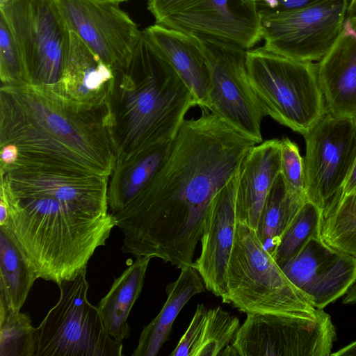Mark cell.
Segmentation results:
<instances>
[{
    "label": "cell",
    "mask_w": 356,
    "mask_h": 356,
    "mask_svg": "<svg viewBox=\"0 0 356 356\" xmlns=\"http://www.w3.org/2000/svg\"><path fill=\"white\" fill-rule=\"evenodd\" d=\"M183 122L170 154L150 183L112 214L122 250L159 258L177 269L192 266L208 208L257 143L209 109Z\"/></svg>",
    "instance_id": "1"
},
{
    "label": "cell",
    "mask_w": 356,
    "mask_h": 356,
    "mask_svg": "<svg viewBox=\"0 0 356 356\" xmlns=\"http://www.w3.org/2000/svg\"><path fill=\"white\" fill-rule=\"evenodd\" d=\"M7 203L3 227L39 278L57 285L86 270L116 226L111 213L91 216L97 191L84 174L51 168H18L1 176Z\"/></svg>",
    "instance_id": "2"
},
{
    "label": "cell",
    "mask_w": 356,
    "mask_h": 356,
    "mask_svg": "<svg viewBox=\"0 0 356 356\" xmlns=\"http://www.w3.org/2000/svg\"><path fill=\"white\" fill-rule=\"evenodd\" d=\"M7 144L19 149L18 159L8 168L109 177L116 159L107 104H79L28 83L1 85L0 146Z\"/></svg>",
    "instance_id": "3"
},
{
    "label": "cell",
    "mask_w": 356,
    "mask_h": 356,
    "mask_svg": "<svg viewBox=\"0 0 356 356\" xmlns=\"http://www.w3.org/2000/svg\"><path fill=\"white\" fill-rule=\"evenodd\" d=\"M106 104L116 158L173 140L195 106L188 88L143 31L128 65L114 71Z\"/></svg>",
    "instance_id": "4"
},
{
    "label": "cell",
    "mask_w": 356,
    "mask_h": 356,
    "mask_svg": "<svg viewBox=\"0 0 356 356\" xmlns=\"http://www.w3.org/2000/svg\"><path fill=\"white\" fill-rule=\"evenodd\" d=\"M241 312L314 317L308 297L284 274L255 229L237 222L227 273V297Z\"/></svg>",
    "instance_id": "5"
},
{
    "label": "cell",
    "mask_w": 356,
    "mask_h": 356,
    "mask_svg": "<svg viewBox=\"0 0 356 356\" xmlns=\"http://www.w3.org/2000/svg\"><path fill=\"white\" fill-rule=\"evenodd\" d=\"M250 83L265 115L304 136L326 113L316 63L246 51Z\"/></svg>",
    "instance_id": "6"
},
{
    "label": "cell",
    "mask_w": 356,
    "mask_h": 356,
    "mask_svg": "<svg viewBox=\"0 0 356 356\" xmlns=\"http://www.w3.org/2000/svg\"><path fill=\"white\" fill-rule=\"evenodd\" d=\"M60 297L36 327L35 356H121L122 342L107 332L88 299L86 270L58 284Z\"/></svg>",
    "instance_id": "7"
},
{
    "label": "cell",
    "mask_w": 356,
    "mask_h": 356,
    "mask_svg": "<svg viewBox=\"0 0 356 356\" xmlns=\"http://www.w3.org/2000/svg\"><path fill=\"white\" fill-rule=\"evenodd\" d=\"M24 62L28 84L54 91L67 60L71 31L56 0H9L0 4Z\"/></svg>",
    "instance_id": "8"
},
{
    "label": "cell",
    "mask_w": 356,
    "mask_h": 356,
    "mask_svg": "<svg viewBox=\"0 0 356 356\" xmlns=\"http://www.w3.org/2000/svg\"><path fill=\"white\" fill-rule=\"evenodd\" d=\"M337 338L329 314H248L222 356H328Z\"/></svg>",
    "instance_id": "9"
},
{
    "label": "cell",
    "mask_w": 356,
    "mask_h": 356,
    "mask_svg": "<svg viewBox=\"0 0 356 356\" xmlns=\"http://www.w3.org/2000/svg\"><path fill=\"white\" fill-rule=\"evenodd\" d=\"M156 23L252 49L262 39L256 0H147Z\"/></svg>",
    "instance_id": "10"
},
{
    "label": "cell",
    "mask_w": 356,
    "mask_h": 356,
    "mask_svg": "<svg viewBox=\"0 0 356 356\" xmlns=\"http://www.w3.org/2000/svg\"><path fill=\"white\" fill-rule=\"evenodd\" d=\"M195 35L209 70L208 109L257 144L261 143V122L265 115L250 83L247 50L227 41Z\"/></svg>",
    "instance_id": "11"
},
{
    "label": "cell",
    "mask_w": 356,
    "mask_h": 356,
    "mask_svg": "<svg viewBox=\"0 0 356 356\" xmlns=\"http://www.w3.org/2000/svg\"><path fill=\"white\" fill-rule=\"evenodd\" d=\"M350 1L327 0L260 15L264 47L298 61H320L340 35Z\"/></svg>",
    "instance_id": "12"
},
{
    "label": "cell",
    "mask_w": 356,
    "mask_h": 356,
    "mask_svg": "<svg viewBox=\"0 0 356 356\" xmlns=\"http://www.w3.org/2000/svg\"><path fill=\"white\" fill-rule=\"evenodd\" d=\"M303 136L307 199L323 213L341 195L356 161V116L325 113Z\"/></svg>",
    "instance_id": "13"
},
{
    "label": "cell",
    "mask_w": 356,
    "mask_h": 356,
    "mask_svg": "<svg viewBox=\"0 0 356 356\" xmlns=\"http://www.w3.org/2000/svg\"><path fill=\"white\" fill-rule=\"evenodd\" d=\"M70 30L113 71L130 61L142 31L118 6L106 0H56Z\"/></svg>",
    "instance_id": "14"
},
{
    "label": "cell",
    "mask_w": 356,
    "mask_h": 356,
    "mask_svg": "<svg viewBox=\"0 0 356 356\" xmlns=\"http://www.w3.org/2000/svg\"><path fill=\"white\" fill-rule=\"evenodd\" d=\"M280 268L316 309L343 296L356 281V257L332 248L320 236L310 238Z\"/></svg>",
    "instance_id": "15"
},
{
    "label": "cell",
    "mask_w": 356,
    "mask_h": 356,
    "mask_svg": "<svg viewBox=\"0 0 356 356\" xmlns=\"http://www.w3.org/2000/svg\"><path fill=\"white\" fill-rule=\"evenodd\" d=\"M238 172L212 200L207 211L200 238L201 252L193 266L207 290L227 297V273L236 226V192Z\"/></svg>",
    "instance_id": "16"
},
{
    "label": "cell",
    "mask_w": 356,
    "mask_h": 356,
    "mask_svg": "<svg viewBox=\"0 0 356 356\" xmlns=\"http://www.w3.org/2000/svg\"><path fill=\"white\" fill-rule=\"evenodd\" d=\"M326 113L356 116V0H351L338 38L316 63Z\"/></svg>",
    "instance_id": "17"
},
{
    "label": "cell",
    "mask_w": 356,
    "mask_h": 356,
    "mask_svg": "<svg viewBox=\"0 0 356 356\" xmlns=\"http://www.w3.org/2000/svg\"><path fill=\"white\" fill-rule=\"evenodd\" d=\"M281 140L255 145L241 163L236 192L237 222L256 230L262 207L280 174Z\"/></svg>",
    "instance_id": "18"
},
{
    "label": "cell",
    "mask_w": 356,
    "mask_h": 356,
    "mask_svg": "<svg viewBox=\"0 0 356 356\" xmlns=\"http://www.w3.org/2000/svg\"><path fill=\"white\" fill-rule=\"evenodd\" d=\"M143 31L188 88L195 106L208 109L209 70L197 37L156 23Z\"/></svg>",
    "instance_id": "19"
},
{
    "label": "cell",
    "mask_w": 356,
    "mask_h": 356,
    "mask_svg": "<svg viewBox=\"0 0 356 356\" xmlns=\"http://www.w3.org/2000/svg\"><path fill=\"white\" fill-rule=\"evenodd\" d=\"M114 71L71 31L70 51L63 76L53 92L90 106L106 104Z\"/></svg>",
    "instance_id": "20"
},
{
    "label": "cell",
    "mask_w": 356,
    "mask_h": 356,
    "mask_svg": "<svg viewBox=\"0 0 356 356\" xmlns=\"http://www.w3.org/2000/svg\"><path fill=\"white\" fill-rule=\"evenodd\" d=\"M172 141L156 143L115 159L107 190L110 213L122 211L150 183L170 154Z\"/></svg>",
    "instance_id": "21"
},
{
    "label": "cell",
    "mask_w": 356,
    "mask_h": 356,
    "mask_svg": "<svg viewBox=\"0 0 356 356\" xmlns=\"http://www.w3.org/2000/svg\"><path fill=\"white\" fill-rule=\"evenodd\" d=\"M240 322L220 307L197 306L186 332L170 356H218L232 343Z\"/></svg>",
    "instance_id": "22"
},
{
    "label": "cell",
    "mask_w": 356,
    "mask_h": 356,
    "mask_svg": "<svg viewBox=\"0 0 356 356\" xmlns=\"http://www.w3.org/2000/svg\"><path fill=\"white\" fill-rule=\"evenodd\" d=\"M180 270L177 279L166 286L167 299L161 310L142 330L133 356H156L182 308L195 295L204 292V281L193 265Z\"/></svg>",
    "instance_id": "23"
},
{
    "label": "cell",
    "mask_w": 356,
    "mask_h": 356,
    "mask_svg": "<svg viewBox=\"0 0 356 356\" xmlns=\"http://www.w3.org/2000/svg\"><path fill=\"white\" fill-rule=\"evenodd\" d=\"M151 259L146 256L136 257L115 279L110 290L97 306L107 332L115 340L122 342L130 336L127 319L141 293Z\"/></svg>",
    "instance_id": "24"
},
{
    "label": "cell",
    "mask_w": 356,
    "mask_h": 356,
    "mask_svg": "<svg viewBox=\"0 0 356 356\" xmlns=\"http://www.w3.org/2000/svg\"><path fill=\"white\" fill-rule=\"evenodd\" d=\"M37 273L8 232L0 227V302L21 311Z\"/></svg>",
    "instance_id": "25"
},
{
    "label": "cell",
    "mask_w": 356,
    "mask_h": 356,
    "mask_svg": "<svg viewBox=\"0 0 356 356\" xmlns=\"http://www.w3.org/2000/svg\"><path fill=\"white\" fill-rule=\"evenodd\" d=\"M302 205L288 197L280 174L266 199L255 230L270 254Z\"/></svg>",
    "instance_id": "26"
},
{
    "label": "cell",
    "mask_w": 356,
    "mask_h": 356,
    "mask_svg": "<svg viewBox=\"0 0 356 356\" xmlns=\"http://www.w3.org/2000/svg\"><path fill=\"white\" fill-rule=\"evenodd\" d=\"M320 237L332 248L356 257V188L322 213Z\"/></svg>",
    "instance_id": "27"
},
{
    "label": "cell",
    "mask_w": 356,
    "mask_h": 356,
    "mask_svg": "<svg viewBox=\"0 0 356 356\" xmlns=\"http://www.w3.org/2000/svg\"><path fill=\"white\" fill-rule=\"evenodd\" d=\"M36 346V328L29 315L0 302V356H35Z\"/></svg>",
    "instance_id": "28"
},
{
    "label": "cell",
    "mask_w": 356,
    "mask_h": 356,
    "mask_svg": "<svg viewBox=\"0 0 356 356\" xmlns=\"http://www.w3.org/2000/svg\"><path fill=\"white\" fill-rule=\"evenodd\" d=\"M321 217V211L312 202L307 200L302 204L271 254L280 266L293 257L310 238L320 236Z\"/></svg>",
    "instance_id": "29"
},
{
    "label": "cell",
    "mask_w": 356,
    "mask_h": 356,
    "mask_svg": "<svg viewBox=\"0 0 356 356\" xmlns=\"http://www.w3.org/2000/svg\"><path fill=\"white\" fill-rule=\"evenodd\" d=\"M280 175L286 195L296 203L302 204L307 199L304 159L297 144L289 138L280 143Z\"/></svg>",
    "instance_id": "30"
},
{
    "label": "cell",
    "mask_w": 356,
    "mask_h": 356,
    "mask_svg": "<svg viewBox=\"0 0 356 356\" xmlns=\"http://www.w3.org/2000/svg\"><path fill=\"white\" fill-rule=\"evenodd\" d=\"M0 79L1 85L28 83L22 54L13 33L0 14Z\"/></svg>",
    "instance_id": "31"
},
{
    "label": "cell",
    "mask_w": 356,
    "mask_h": 356,
    "mask_svg": "<svg viewBox=\"0 0 356 356\" xmlns=\"http://www.w3.org/2000/svg\"><path fill=\"white\" fill-rule=\"evenodd\" d=\"M325 1L327 0H256L259 15L304 8Z\"/></svg>",
    "instance_id": "32"
},
{
    "label": "cell",
    "mask_w": 356,
    "mask_h": 356,
    "mask_svg": "<svg viewBox=\"0 0 356 356\" xmlns=\"http://www.w3.org/2000/svg\"><path fill=\"white\" fill-rule=\"evenodd\" d=\"M0 168H8L14 164L19 157V149L13 144L0 146Z\"/></svg>",
    "instance_id": "33"
},
{
    "label": "cell",
    "mask_w": 356,
    "mask_h": 356,
    "mask_svg": "<svg viewBox=\"0 0 356 356\" xmlns=\"http://www.w3.org/2000/svg\"><path fill=\"white\" fill-rule=\"evenodd\" d=\"M355 188H356V161H355L353 168L349 175V177L343 187V191L339 198L350 193Z\"/></svg>",
    "instance_id": "34"
},
{
    "label": "cell",
    "mask_w": 356,
    "mask_h": 356,
    "mask_svg": "<svg viewBox=\"0 0 356 356\" xmlns=\"http://www.w3.org/2000/svg\"><path fill=\"white\" fill-rule=\"evenodd\" d=\"M342 302L346 305L356 303V281L343 296Z\"/></svg>",
    "instance_id": "35"
},
{
    "label": "cell",
    "mask_w": 356,
    "mask_h": 356,
    "mask_svg": "<svg viewBox=\"0 0 356 356\" xmlns=\"http://www.w3.org/2000/svg\"><path fill=\"white\" fill-rule=\"evenodd\" d=\"M106 1H112V2H114V3H122V2L127 1L128 0H106Z\"/></svg>",
    "instance_id": "36"
},
{
    "label": "cell",
    "mask_w": 356,
    "mask_h": 356,
    "mask_svg": "<svg viewBox=\"0 0 356 356\" xmlns=\"http://www.w3.org/2000/svg\"><path fill=\"white\" fill-rule=\"evenodd\" d=\"M8 1L9 0H0V4L6 3V2Z\"/></svg>",
    "instance_id": "37"
}]
</instances>
